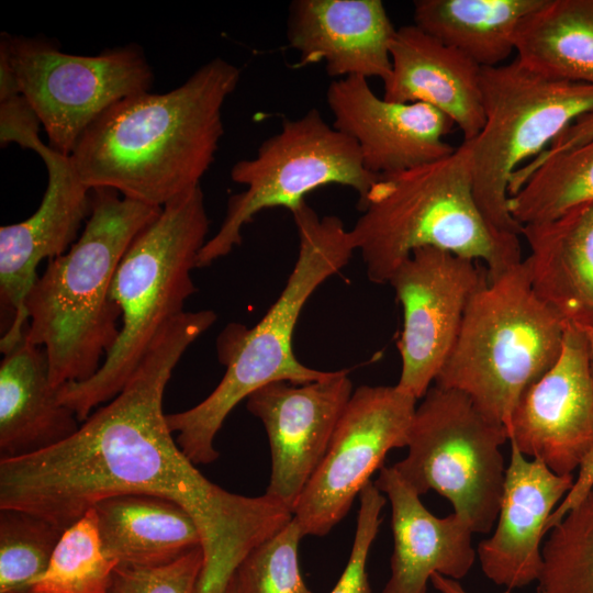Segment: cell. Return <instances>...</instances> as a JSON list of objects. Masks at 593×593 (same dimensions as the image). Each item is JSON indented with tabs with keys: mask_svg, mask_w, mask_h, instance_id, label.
I'll use <instances>...</instances> for the list:
<instances>
[{
	"mask_svg": "<svg viewBox=\"0 0 593 593\" xmlns=\"http://www.w3.org/2000/svg\"><path fill=\"white\" fill-rule=\"evenodd\" d=\"M239 78L235 65L215 57L170 91L119 101L70 155L82 181L159 208L199 187L215 159L222 109Z\"/></svg>",
	"mask_w": 593,
	"mask_h": 593,
	"instance_id": "cell-2",
	"label": "cell"
},
{
	"mask_svg": "<svg viewBox=\"0 0 593 593\" xmlns=\"http://www.w3.org/2000/svg\"><path fill=\"white\" fill-rule=\"evenodd\" d=\"M567 323L534 292L524 259L472 295L435 385L510 426L526 389L557 360Z\"/></svg>",
	"mask_w": 593,
	"mask_h": 593,
	"instance_id": "cell-7",
	"label": "cell"
},
{
	"mask_svg": "<svg viewBox=\"0 0 593 593\" xmlns=\"http://www.w3.org/2000/svg\"><path fill=\"white\" fill-rule=\"evenodd\" d=\"M357 527L348 562L331 593H371L367 558L378 534L380 514L387 499L373 482H368L359 494Z\"/></svg>",
	"mask_w": 593,
	"mask_h": 593,
	"instance_id": "cell-33",
	"label": "cell"
},
{
	"mask_svg": "<svg viewBox=\"0 0 593 593\" xmlns=\"http://www.w3.org/2000/svg\"><path fill=\"white\" fill-rule=\"evenodd\" d=\"M183 312L157 336L124 388L66 440L0 460V508L41 516L61 530L99 501L148 494L181 505L201 536L195 593H225L237 568L293 517L279 500L232 493L208 480L183 454L164 413V393L189 346L216 321Z\"/></svg>",
	"mask_w": 593,
	"mask_h": 593,
	"instance_id": "cell-1",
	"label": "cell"
},
{
	"mask_svg": "<svg viewBox=\"0 0 593 593\" xmlns=\"http://www.w3.org/2000/svg\"><path fill=\"white\" fill-rule=\"evenodd\" d=\"M578 328H580L584 333L586 342H588L590 374H591V381H592V387H593V323L585 325L583 327H578Z\"/></svg>",
	"mask_w": 593,
	"mask_h": 593,
	"instance_id": "cell-37",
	"label": "cell"
},
{
	"mask_svg": "<svg viewBox=\"0 0 593 593\" xmlns=\"http://www.w3.org/2000/svg\"><path fill=\"white\" fill-rule=\"evenodd\" d=\"M515 51L539 76L593 85V0H544L521 23Z\"/></svg>",
	"mask_w": 593,
	"mask_h": 593,
	"instance_id": "cell-26",
	"label": "cell"
},
{
	"mask_svg": "<svg viewBox=\"0 0 593 593\" xmlns=\"http://www.w3.org/2000/svg\"><path fill=\"white\" fill-rule=\"evenodd\" d=\"M202 567V547L159 567H118L111 593H195Z\"/></svg>",
	"mask_w": 593,
	"mask_h": 593,
	"instance_id": "cell-32",
	"label": "cell"
},
{
	"mask_svg": "<svg viewBox=\"0 0 593 593\" xmlns=\"http://www.w3.org/2000/svg\"><path fill=\"white\" fill-rule=\"evenodd\" d=\"M225 593H238V588H237V582H236V579H235V574H234L232 581L230 582Z\"/></svg>",
	"mask_w": 593,
	"mask_h": 593,
	"instance_id": "cell-38",
	"label": "cell"
},
{
	"mask_svg": "<svg viewBox=\"0 0 593 593\" xmlns=\"http://www.w3.org/2000/svg\"><path fill=\"white\" fill-rule=\"evenodd\" d=\"M390 53L385 100L429 104L457 125L463 141L478 136L484 123L480 66L414 24L396 29Z\"/></svg>",
	"mask_w": 593,
	"mask_h": 593,
	"instance_id": "cell-21",
	"label": "cell"
},
{
	"mask_svg": "<svg viewBox=\"0 0 593 593\" xmlns=\"http://www.w3.org/2000/svg\"><path fill=\"white\" fill-rule=\"evenodd\" d=\"M544 0H416L414 25L459 51L481 68L515 49L523 20Z\"/></svg>",
	"mask_w": 593,
	"mask_h": 593,
	"instance_id": "cell-25",
	"label": "cell"
},
{
	"mask_svg": "<svg viewBox=\"0 0 593 593\" xmlns=\"http://www.w3.org/2000/svg\"><path fill=\"white\" fill-rule=\"evenodd\" d=\"M209 227L199 186L166 203L130 244L111 283L122 314L118 340L94 376L57 391L80 422L124 388L160 332L184 312Z\"/></svg>",
	"mask_w": 593,
	"mask_h": 593,
	"instance_id": "cell-6",
	"label": "cell"
},
{
	"mask_svg": "<svg viewBox=\"0 0 593 593\" xmlns=\"http://www.w3.org/2000/svg\"><path fill=\"white\" fill-rule=\"evenodd\" d=\"M378 177L365 167L357 143L329 125L317 109L283 120L255 157L233 165L231 179L245 190L228 199L221 226L199 253L197 268L240 245L242 230L260 211L284 208L292 213L310 192L329 184L351 188L360 201Z\"/></svg>",
	"mask_w": 593,
	"mask_h": 593,
	"instance_id": "cell-9",
	"label": "cell"
},
{
	"mask_svg": "<svg viewBox=\"0 0 593 593\" xmlns=\"http://www.w3.org/2000/svg\"><path fill=\"white\" fill-rule=\"evenodd\" d=\"M549 532L537 593H593V490Z\"/></svg>",
	"mask_w": 593,
	"mask_h": 593,
	"instance_id": "cell-29",
	"label": "cell"
},
{
	"mask_svg": "<svg viewBox=\"0 0 593 593\" xmlns=\"http://www.w3.org/2000/svg\"><path fill=\"white\" fill-rule=\"evenodd\" d=\"M510 447L497 524L477 549L485 577L506 593L537 582L547 521L574 482L573 474H558L538 459H526L513 444Z\"/></svg>",
	"mask_w": 593,
	"mask_h": 593,
	"instance_id": "cell-18",
	"label": "cell"
},
{
	"mask_svg": "<svg viewBox=\"0 0 593 593\" xmlns=\"http://www.w3.org/2000/svg\"><path fill=\"white\" fill-rule=\"evenodd\" d=\"M477 261L452 253L415 249L392 273L389 284L403 310L398 342L401 373L396 387L423 398L435 382L459 334L467 306L486 281Z\"/></svg>",
	"mask_w": 593,
	"mask_h": 593,
	"instance_id": "cell-13",
	"label": "cell"
},
{
	"mask_svg": "<svg viewBox=\"0 0 593 593\" xmlns=\"http://www.w3.org/2000/svg\"><path fill=\"white\" fill-rule=\"evenodd\" d=\"M508 195L510 213L522 227L593 203V137L527 161L512 176Z\"/></svg>",
	"mask_w": 593,
	"mask_h": 593,
	"instance_id": "cell-27",
	"label": "cell"
},
{
	"mask_svg": "<svg viewBox=\"0 0 593 593\" xmlns=\"http://www.w3.org/2000/svg\"><path fill=\"white\" fill-rule=\"evenodd\" d=\"M0 49L47 135V145L67 156L100 115L127 97L148 92L154 80L136 44L82 56L64 53L41 36L2 32Z\"/></svg>",
	"mask_w": 593,
	"mask_h": 593,
	"instance_id": "cell-11",
	"label": "cell"
},
{
	"mask_svg": "<svg viewBox=\"0 0 593 593\" xmlns=\"http://www.w3.org/2000/svg\"><path fill=\"white\" fill-rule=\"evenodd\" d=\"M160 210L113 189H92L81 235L48 260L31 288L26 337L45 349L55 388L90 379L116 343L122 314L111 283L132 240Z\"/></svg>",
	"mask_w": 593,
	"mask_h": 593,
	"instance_id": "cell-3",
	"label": "cell"
},
{
	"mask_svg": "<svg viewBox=\"0 0 593 593\" xmlns=\"http://www.w3.org/2000/svg\"><path fill=\"white\" fill-rule=\"evenodd\" d=\"M380 0H298L290 7L288 38L300 65L325 61L329 76L377 77L391 71L395 35Z\"/></svg>",
	"mask_w": 593,
	"mask_h": 593,
	"instance_id": "cell-19",
	"label": "cell"
},
{
	"mask_svg": "<svg viewBox=\"0 0 593 593\" xmlns=\"http://www.w3.org/2000/svg\"><path fill=\"white\" fill-rule=\"evenodd\" d=\"M118 563L107 556L93 507L66 528L30 593H111Z\"/></svg>",
	"mask_w": 593,
	"mask_h": 593,
	"instance_id": "cell-28",
	"label": "cell"
},
{
	"mask_svg": "<svg viewBox=\"0 0 593 593\" xmlns=\"http://www.w3.org/2000/svg\"><path fill=\"white\" fill-rule=\"evenodd\" d=\"M578 469L572 488L547 521V533L593 490V448L584 456Z\"/></svg>",
	"mask_w": 593,
	"mask_h": 593,
	"instance_id": "cell-34",
	"label": "cell"
},
{
	"mask_svg": "<svg viewBox=\"0 0 593 593\" xmlns=\"http://www.w3.org/2000/svg\"><path fill=\"white\" fill-rule=\"evenodd\" d=\"M41 123L33 121L11 137L22 148L33 149L43 159L47 187L37 210L26 220L0 228V301L12 320L0 340L5 348L26 333L25 301L44 259L65 254L78 239V232L91 211V188L79 176L70 156L44 144Z\"/></svg>",
	"mask_w": 593,
	"mask_h": 593,
	"instance_id": "cell-14",
	"label": "cell"
},
{
	"mask_svg": "<svg viewBox=\"0 0 593 593\" xmlns=\"http://www.w3.org/2000/svg\"><path fill=\"white\" fill-rule=\"evenodd\" d=\"M326 101L333 126L353 138L365 167L390 175L445 158L455 152L445 141L455 124L422 102H394L378 97L360 76L335 79Z\"/></svg>",
	"mask_w": 593,
	"mask_h": 593,
	"instance_id": "cell-17",
	"label": "cell"
},
{
	"mask_svg": "<svg viewBox=\"0 0 593 593\" xmlns=\"http://www.w3.org/2000/svg\"><path fill=\"white\" fill-rule=\"evenodd\" d=\"M292 216L299 255L279 298L253 327L231 323L221 332L216 351L226 368L222 380L193 407L166 415L179 447L194 465L217 459V432L231 411L257 389L273 381L312 382L332 373L301 363L292 350V338L306 301L349 262L356 249L339 217H321L306 202Z\"/></svg>",
	"mask_w": 593,
	"mask_h": 593,
	"instance_id": "cell-4",
	"label": "cell"
},
{
	"mask_svg": "<svg viewBox=\"0 0 593 593\" xmlns=\"http://www.w3.org/2000/svg\"><path fill=\"white\" fill-rule=\"evenodd\" d=\"M93 508L103 549L118 567H159L201 547L195 522L172 500L121 494L99 501Z\"/></svg>",
	"mask_w": 593,
	"mask_h": 593,
	"instance_id": "cell-24",
	"label": "cell"
},
{
	"mask_svg": "<svg viewBox=\"0 0 593 593\" xmlns=\"http://www.w3.org/2000/svg\"><path fill=\"white\" fill-rule=\"evenodd\" d=\"M376 486L391 503V577L382 593H426L433 573L460 580L477 552L468 522L457 513L433 515L393 466H382Z\"/></svg>",
	"mask_w": 593,
	"mask_h": 593,
	"instance_id": "cell-20",
	"label": "cell"
},
{
	"mask_svg": "<svg viewBox=\"0 0 593 593\" xmlns=\"http://www.w3.org/2000/svg\"><path fill=\"white\" fill-rule=\"evenodd\" d=\"M1 353L0 460L43 451L74 435L80 421L58 399L45 349L25 333Z\"/></svg>",
	"mask_w": 593,
	"mask_h": 593,
	"instance_id": "cell-22",
	"label": "cell"
},
{
	"mask_svg": "<svg viewBox=\"0 0 593 593\" xmlns=\"http://www.w3.org/2000/svg\"><path fill=\"white\" fill-rule=\"evenodd\" d=\"M524 262L534 292L567 324L593 323V203L560 217L524 225Z\"/></svg>",
	"mask_w": 593,
	"mask_h": 593,
	"instance_id": "cell-23",
	"label": "cell"
},
{
	"mask_svg": "<svg viewBox=\"0 0 593 593\" xmlns=\"http://www.w3.org/2000/svg\"><path fill=\"white\" fill-rule=\"evenodd\" d=\"M593 137V112L571 123L544 152H558L580 145Z\"/></svg>",
	"mask_w": 593,
	"mask_h": 593,
	"instance_id": "cell-35",
	"label": "cell"
},
{
	"mask_svg": "<svg viewBox=\"0 0 593 593\" xmlns=\"http://www.w3.org/2000/svg\"><path fill=\"white\" fill-rule=\"evenodd\" d=\"M430 582L439 593H468L459 581L446 578L439 573H433Z\"/></svg>",
	"mask_w": 593,
	"mask_h": 593,
	"instance_id": "cell-36",
	"label": "cell"
},
{
	"mask_svg": "<svg viewBox=\"0 0 593 593\" xmlns=\"http://www.w3.org/2000/svg\"><path fill=\"white\" fill-rule=\"evenodd\" d=\"M480 83L484 123L468 141L474 198L495 230L519 236L523 227L508 210L511 178L571 123L593 112V85L551 80L516 59L481 68Z\"/></svg>",
	"mask_w": 593,
	"mask_h": 593,
	"instance_id": "cell-8",
	"label": "cell"
},
{
	"mask_svg": "<svg viewBox=\"0 0 593 593\" xmlns=\"http://www.w3.org/2000/svg\"><path fill=\"white\" fill-rule=\"evenodd\" d=\"M63 533L30 512L0 508V593H30Z\"/></svg>",
	"mask_w": 593,
	"mask_h": 593,
	"instance_id": "cell-30",
	"label": "cell"
},
{
	"mask_svg": "<svg viewBox=\"0 0 593 593\" xmlns=\"http://www.w3.org/2000/svg\"><path fill=\"white\" fill-rule=\"evenodd\" d=\"M413 395L395 385L356 389L292 514L303 536H325L382 467L393 448L407 446L416 410Z\"/></svg>",
	"mask_w": 593,
	"mask_h": 593,
	"instance_id": "cell-12",
	"label": "cell"
},
{
	"mask_svg": "<svg viewBox=\"0 0 593 593\" xmlns=\"http://www.w3.org/2000/svg\"><path fill=\"white\" fill-rule=\"evenodd\" d=\"M358 206L349 232L374 283H388L423 247L483 261L488 280L523 260L518 236L495 230L477 203L468 141L445 158L379 176Z\"/></svg>",
	"mask_w": 593,
	"mask_h": 593,
	"instance_id": "cell-5",
	"label": "cell"
},
{
	"mask_svg": "<svg viewBox=\"0 0 593 593\" xmlns=\"http://www.w3.org/2000/svg\"><path fill=\"white\" fill-rule=\"evenodd\" d=\"M505 426L489 419L462 392L433 385L416 406L406 457L393 465L417 494L445 496L473 533L493 528L505 479Z\"/></svg>",
	"mask_w": 593,
	"mask_h": 593,
	"instance_id": "cell-10",
	"label": "cell"
},
{
	"mask_svg": "<svg viewBox=\"0 0 593 593\" xmlns=\"http://www.w3.org/2000/svg\"><path fill=\"white\" fill-rule=\"evenodd\" d=\"M524 456L573 474L593 448V387L584 333L568 324L555 363L521 396L507 428Z\"/></svg>",
	"mask_w": 593,
	"mask_h": 593,
	"instance_id": "cell-15",
	"label": "cell"
},
{
	"mask_svg": "<svg viewBox=\"0 0 593 593\" xmlns=\"http://www.w3.org/2000/svg\"><path fill=\"white\" fill-rule=\"evenodd\" d=\"M353 394L346 370L306 383L269 382L247 398L266 429L271 475L266 494L291 511L328 448Z\"/></svg>",
	"mask_w": 593,
	"mask_h": 593,
	"instance_id": "cell-16",
	"label": "cell"
},
{
	"mask_svg": "<svg viewBox=\"0 0 593 593\" xmlns=\"http://www.w3.org/2000/svg\"><path fill=\"white\" fill-rule=\"evenodd\" d=\"M302 537L292 518L255 547L236 570L238 593H312L300 574L298 548Z\"/></svg>",
	"mask_w": 593,
	"mask_h": 593,
	"instance_id": "cell-31",
	"label": "cell"
}]
</instances>
